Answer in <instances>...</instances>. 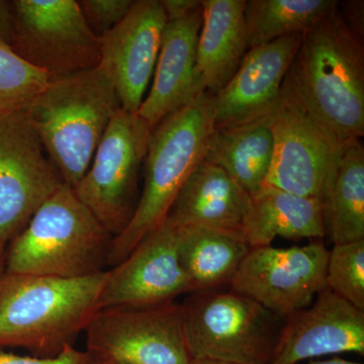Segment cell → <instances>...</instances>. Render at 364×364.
Masks as SVG:
<instances>
[{"mask_svg": "<svg viewBox=\"0 0 364 364\" xmlns=\"http://www.w3.org/2000/svg\"><path fill=\"white\" fill-rule=\"evenodd\" d=\"M321 200L326 235L333 244L364 240V148L347 144L326 179Z\"/></svg>", "mask_w": 364, "mask_h": 364, "instance_id": "603a6c76", "label": "cell"}, {"mask_svg": "<svg viewBox=\"0 0 364 364\" xmlns=\"http://www.w3.org/2000/svg\"><path fill=\"white\" fill-rule=\"evenodd\" d=\"M273 155L264 184L320 198L340 146L308 112L280 97L273 117Z\"/></svg>", "mask_w": 364, "mask_h": 364, "instance_id": "7c38bea8", "label": "cell"}, {"mask_svg": "<svg viewBox=\"0 0 364 364\" xmlns=\"http://www.w3.org/2000/svg\"><path fill=\"white\" fill-rule=\"evenodd\" d=\"M241 233L251 248L272 246L277 237L294 241L323 239L322 200L263 184L250 195Z\"/></svg>", "mask_w": 364, "mask_h": 364, "instance_id": "ffe728a7", "label": "cell"}, {"mask_svg": "<svg viewBox=\"0 0 364 364\" xmlns=\"http://www.w3.org/2000/svg\"><path fill=\"white\" fill-rule=\"evenodd\" d=\"M177 231L179 261L191 293L230 286L251 249L239 231L200 226H177Z\"/></svg>", "mask_w": 364, "mask_h": 364, "instance_id": "44dd1931", "label": "cell"}, {"mask_svg": "<svg viewBox=\"0 0 364 364\" xmlns=\"http://www.w3.org/2000/svg\"><path fill=\"white\" fill-rule=\"evenodd\" d=\"M135 0H80L86 23L98 37L109 32L130 13Z\"/></svg>", "mask_w": 364, "mask_h": 364, "instance_id": "4316f807", "label": "cell"}, {"mask_svg": "<svg viewBox=\"0 0 364 364\" xmlns=\"http://www.w3.org/2000/svg\"><path fill=\"white\" fill-rule=\"evenodd\" d=\"M309 364H363L354 363V361L346 360V359L334 358L325 361H316V363H310Z\"/></svg>", "mask_w": 364, "mask_h": 364, "instance_id": "4dcf8cb0", "label": "cell"}, {"mask_svg": "<svg viewBox=\"0 0 364 364\" xmlns=\"http://www.w3.org/2000/svg\"><path fill=\"white\" fill-rule=\"evenodd\" d=\"M119 109L116 88L97 67L50 79L25 112L64 183L74 188Z\"/></svg>", "mask_w": 364, "mask_h": 364, "instance_id": "3957f363", "label": "cell"}, {"mask_svg": "<svg viewBox=\"0 0 364 364\" xmlns=\"http://www.w3.org/2000/svg\"><path fill=\"white\" fill-rule=\"evenodd\" d=\"M213 95L202 92L153 129L144 159V186L135 215L112 240L107 267L123 261L144 237L161 226L188 177L203 161L214 132Z\"/></svg>", "mask_w": 364, "mask_h": 364, "instance_id": "277c9868", "label": "cell"}, {"mask_svg": "<svg viewBox=\"0 0 364 364\" xmlns=\"http://www.w3.org/2000/svg\"><path fill=\"white\" fill-rule=\"evenodd\" d=\"M345 352L364 354V311L326 287L312 305L284 318L270 364Z\"/></svg>", "mask_w": 364, "mask_h": 364, "instance_id": "2e32d148", "label": "cell"}, {"mask_svg": "<svg viewBox=\"0 0 364 364\" xmlns=\"http://www.w3.org/2000/svg\"><path fill=\"white\" fill-rule=\"evenodd\" d=\"M112 236L64 183L6 250L4 272L78 279L105 272Z\"/></svg>", "mask_w": 364, "mask_h": 364, "instance_id": "5b68a950", "label": "cell"}, {"mask_svg": "<svg viewBox=\"0 0 364 364\" xmlns=\"http://www.w3.org/2000/svg\"><path fill=\"white\" fill-rule=\"evenodd\" d=\"M274 112L239 126L214 130L208 139L203 160L224 170L249 195L265 183L272 165Z\"/></svg>", "mask_w": 364, "mask_h": 364, "instance_id": "7402d4cb", "label": "cell"}, {"mask_svg": "<svg viewBox=\"0 0 364 364\" xmlns=\"http://www.w3.org/2000/svg\"><path fill=\"white\" fill-rule=\"evenodd\" d=\"M250 195L224 170L203 160L188 177L167 215L177 226L241 232Z\"/></svg>", "mask_w": 364, "mask_h": 364, "instance_id": "ac0fdd59", "label": "cell"}, {"mask_svg": "<svg viewBox=\"0 0 364 364\" xmlns=\"http://www.w3.org/2000/svg\"><path fill=\"white\" fill-rule=\"evenodd\" d=\"M6 245H0V275L4 272V262H6Z\"/></svg>", "mask_w": 364, "mask_h": 364, "instance_id": "1f68e13d", "label": "cell"}, {"mask_svg": "<svg viewBox=\"0 0 364 364\" xmlns=\"http://www.w3.org/2000/svg\"><path fill=\"white\" fill-rule=\"evenodd\" d=\"M246 0H203V21L196 49L200 87L215 95L229 82L249 50Z\"/></svg>", "mask_w": 364, "mask_h": 364, "instance_id": "d6986e66", "label": "cell"}, {"mask_svg": "<svg viewBox=\"0 0 364 364\" xmlns=\"http://www.w3.org/2000/svg\"><path fill=\"white\" fill-rule=\"evenodd\" d=\"M167 21L181 18L202 6L200 0H161Z\"/></svg>", "mask_w": 364, "mask_h": 364, "instance_id": "f546056e", "label": "cell"}, {"mask_svg": "<svg viewBox=\"0 0 364 364\" xmlns=\"http://www.w3.org/2000/svg\"><path fill=\"white\" fill-rule=\"evenodd\" d=\"M191 364H230L214 360H193Z\"/></svg>", "mask_w": 364, "mask_h": 364, "instance_id": "d6a6232c", "label": "cell"}, {"mask_svg": "<svg viewBox=\"0 0 364 364\" xmlns=\"http://www.w3.org/2000/svg\"><path fill=\"white\" fill-rule=\"evenodd\" d=\"M191 293L179 261L177 226L166 219L107 270L100 309L159 305Z\"/></svg>", "mask_w": 364, "mask_h": 364, "instance_id": "4fadbf2b", "label": "cell"}, {"mask_svg": "<svg viewBox=\"0 0 364 364\" xmlns=\"http://www.w3.org/2000/svg\"><path fill=\"white\" fill-rule=\"evenodd\" d=\"M338 4L335 0H249L244 9L249 49L305 33Z\"/></svg>", "mask_w": 364, "mask_h": 364, "instance_id": "cb8c5ba5", "label": "cell"}, {"mask_svg": "<svg viewBox=\"0 0 364 364\" xmlns=\"http://www.w3.org/2000/svg\"><path fill=\"white\" fill-rule=\"evenodd\" d=\"M13 0H0V44L9 47L14 35Z\"/></svg>", "mask_w": 364, "mask_h": 364, "instance_id": "f1b7e54d", "label": "cell"}, {"mask_svg": "<svg viewBox=\"0 0 364 364\" xmlns=\"http://www.w3.org/2000/svg\"><path fill=\"white\" fill-rule=\"evenodd\" d=\"M49 81L47 74L0 44V114L25 109Z\"/></svg>", "mask_w": 364, "mask_h": 364, "instance_id": "d4e9b609", "label": "cell"}, {"mask_svg": "<svg viewBox=\"0 0 364 364\" xmlns=\"http://www.w3.org/2000/svg\"><path fill=\"white\" fill-rule=\"evenodd\" d=\"M328 251L323 239L289 248H251L229 287L286 318L312 305L326 289Z\"/></svg>", "mask_w": 364, "mask_h": 364, "instance_id": "8fae6325", "label": "cell"}, {"mask_svg": "<svg viewBox=\"0 0 364 364\" xmlns=\"http://www.w3.org/2000/svg\"><path fill=\"white\" fill-rule=\"evenodd\" d=\"M107 270L78 279L0 275V348L23 347L55 356L100 310Z\"/></svg>", "mask_w": 364, "mask_h": 364, "instance_id": "7a4b0ae2", "label": "cell"}, {"mask_svg": "<svg viewBox=\"0 0 364 364\" xmlns=\"http://www.w3.org/2000/svg\"><path fill=\"white\" fill-rule=\"evenodd\" d=\"M303 35L286 36L248 50L229 82L213 95L215 130L248 123L277 109Z\"/></svg>", "mask_w": 364, "mask_h": 364, "instance_id": "9a60e30c", "label": "cell"}, {"mask_svg": "<svg viewBox=\"0 0 364 364\" xmlns=\"http://www.w3.org/2000/svg\"><path fill=\"white\" fill-rule=\"evenodd\" d=\"M153 129L138 112L119 109L73 188L114 238L127 229L138 207L139 178Z\"/></svg>", "mask_w": 364, "mask_h": 364, "instance_id": "52a82bcc", "label": "cell"}, {"mask_svg": "<svg viewBox=\"0 0 364 364\" xmlns=\"http://www.w3.org/2000/svg\"><path fill=\"white\" fill-rule=\"evenodd\" d=\"M63 184L25 109L0 114V245L18 236Z\"/></svg>", "mask_w": 364, "mask_h": 364, "instance_id": "30bf717a", "label": "cell"}, {"mask_svg": "<svg viewBox=\"0 0 364 364\" xmlns=\"http://www.w3.org/2000/svg\"><path fill=\"white\" fill-rule=\"evenodd\" d=\"M167 18L159 0H135L130 13L100 36V67L124 111L138 112L159 55Z\"/></svg>", "mask_w": 364, "mask_h": 364, "instance_id": "5bb4252c", "label": "cell"}, {"mask_svg": "<svg viewBox=\"0 0 364 364\" xmlns=\"http://www.w3.org/2000/svg\"><path fill=\"white\" fill-rule=\"evenodd\" d=\"M11 50L50 79L100 65V38L76 0H13Z\"/></svg>", "mask_w": 364, "mask_h": 364, "instance_id": "9c48e42d", "label": "cell"}, {"mask_svg": "<svg viewBox=\"0 0 364 364\" xmlns=\"http://www.w3.org/2000/svg\"><path fill=\"white\" fill-rule=\"evenodd\" d=\"M202 21L203 6L183 18L167 21L152 87L138 111L153 128L205 92L196 72Z\"/></svg>", "mask_w": 364, "mask_h": 364, "instance_id": "e0dca14e", "label": "cell"}, {"mask_svg": "<svg viewBox=\"0 0 364 364\" xmlns=\"http://www.w3.org/2000/svg\"><path fill=\"white\" fill-rule=\"evenodd\" d=\"M181 308L193 360L272 363L284 318L257 301L230 287L191 293Z\"/></svg>", "mask_w": 364, "mask_h": 364, "instance_id": "8992f818", "label": "cell"}, {"mask_svg": "<svg viewBox=\"0 0 364 364\" xmlns=\"http://www.w3.org/2000/svg\"><path fill=\"white\" fill-rule=\"evenodd\" d=\"M280 95L308 112L340 146L363 138V37L345 23L339 4L304 33Z\"/></svg>", "mask_w": 364, "mask_h": 364, "instance_id": "6da1fadb", "label": "cell"}, {"mask_svg": "<svg viewBox=\"0 0 364 364\" xmlns=\"http://www.w3.org/2000/svg\"><path fill=\"white\" fill-rule=\"evenodd\" d=\"M86 332L98 364H191L181 304L100 309Z\"/></svg>", "mask_w": 364, "mask_h": 364, "instance_id": "ba28073f", "label": "cell"}, {"mask_svg": "<svg viewBox=\"0 0 364 364\" xmlns=\"http://www.w3.org/2000/svg\"><path fill=\"white\" fill-rule=\"evenodd\" d=\"M0 364H98L87 351L68 345L59 354L50 358H30L0 351Z\"/></svg>", "mask_w": 364, "mask_h": 364, "instance_id": "83f0119b", "label": "cell"}, {"mask_svg": "<svg viewBox=\"0 0 364 364\" xmlns=\"http://www.w3.org/2000/svg\"><path fill=\"white\" fill-rule=\"evenodd\" d=\"M326 287L364 311V240L337 244L328 251Z\"/></svg>", "mask_w": 364, "mask_h": 364, "instance_id": "484cf974", "label": "cell"}]
</instances>
